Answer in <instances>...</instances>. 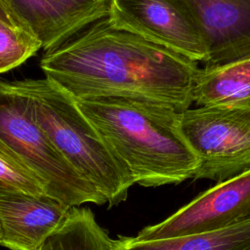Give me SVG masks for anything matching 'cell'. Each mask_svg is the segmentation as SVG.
Returning <instances> with one entry per match:
<instances>
[{
	"mask_svg": "<svg viewBox=\"0 0 250 250\" xmlns=\"http://www.w3.org/2000/svg\"><path fill=\"white\" fill-rule=\"evenodd\" d=\"M45 77L73 99L128 97L183 111L193 104L198 62L101 20L44 54Z\"/></svg>",
	"mask_w": 250,
	"mask_h": 250,
	"instance_id": "1",
	"label": "cell"
},
{
	"mask_svg": "<svg viewBox=\"0 0 250 250\" xmlns=\"http://www.w3.org/2000/svg\"><path fill=\"white\" fill-rule=\"evenodd\" d=\"M75 102L105 144L128 167L135 184L155 188L193 178L198 160L180 130V111L176 108L128 97Z\"/></svg>",
	"mask_w": 250,
	"mask_h": 250,
	"instance_id": "2",
	"label": "cell"
},
{
	"mask_svg": "<svg viewBox=\"0 0 250 250\" xmlns=\"http://www.w3.org/2000/svg\"><path fill=\"white\" fill-rule=\"evenodd\" d=\"M13 82L28 98L39 126L70 165L106 199L108 206L125 201L135 185L132 174L75 100L46 77Z\"/></svg>",
	"mask_w": 250,
	"mask_h": 250,
	"instance_id": "3",
	"label": "cell"
},
{
	"mask_svg": "<svg viewBox=\"0 0 250 250\" xmlns=\"http://www.w3.org/2000/svg\"><path fill=\"white\" fill-rule=\"evenodd\" d=\"M0 138L35 172L47 195L70 207L106 199L56 147L33 117L28 98L14 82L0 80Z\"/></svg>",
	"mask_w": 250,
	"mask_h": 250,
	"instance_id": "4",
	"label": "cell"
},
{
	"mask_svg": "<svg viewBox=\"0 0 250 250\" xmlns=\"http://www.w3.org/2000/svg\"><path fill=\"white\" fill-rule=\"evenodd\" d=\"M179 125L198 160L192 180L218 183L250 170V111L196 106L180 111Z\"/></svg>",
	"mask_w": 250,
	"mask_h": 250,
	"instance_id": "5",
	"label": "cell"
},
{
	"mask_svg": "<svg viewBox=\"0 0 250 250\" xmlns=\"http://www.w3.org/2000/svg\"><path fill=\"white\" fill-rule=\"evenodd\" d=\"M109 22L205 63L208 51L194 21L173 0H109Z\"/></svg>",
	"mask_w": 250,
	"mask_h": 250,
	"instance_id": "6",
	"label": "cell"
},
{
	"mask_svg": "<svg viewBox=\"0 0 250 250\" xmlns=\"http://www.w3.org/2000/svg\"><path fill=\"white\" fill-rule=\"evenodd\" d=\"M250 218V170L218 182L164 221L135 236L161 239L216 231Z\"/></svg>",
	"mask_w": 250,
	"mask_h": 250,
	"instance_id": "7",
	"label": "cell"
},
{
	"mask_svg": "<svg viewBox=\"0 0 250 250\" xmlns=\"http://www.w3.org/2000/svg\"><path fill=\"white\" fill-rule=\"evenodd\" d=\"M5 1L21 28L41 43L45 53L63 45L109 13V0Z\"/></svg>",
	"mask_w": 250,
	"mask_h": 250,
	"instance_id": "8",
	"label": "cell"
},
{
	"mask_svg": "<svg viewBox=\"0 0 250 250\" xmlns=\"http://www.w3.org/2000/svg\"><path fill=\"white\" fill-rule=\"evenodd\" d=\"M196 23L208 51L204 66L250 55V0H173Z\"/></svg>",
	"mask_w": 250,
	"mask_h": 250,
	"instance_id": "9",
	"label": "cell"
},
{
	"mask_svg": "<svg viewBox=\"0 0 250 250\" xmlns=\"http://www.w3.org/2000/svg\"><path fill=\"white\" fill-rule=\"evenodd\" d=\"M71 207L45 195L0 188V245L38 250L66 220Z\"/></svg>",
	"mask_w": 250,
	"mask_h": 250,
	"instance_id": "10",
	"label": "cell"
},
{
	"mask_svg": "<svg viewBox=\"0 0 250 250\" xmlns=\"http://www.w3.org/2000/svg\"><path fill=\"white\" fill-rule=\"evenodd\" d=\"M196 106L250 111V55L200 68L192 91Z\"/></svg>",
	"mask_w": 250,
	"mask_h": 250,
	"instance_id": "11",
	"label": "cell"
},
{
	"mask_svg": "<svg viewBox=\"0 0 250 250\" xmlns=\"http://www.w3.org/2000/svg\"><path fill=\"white\" fill-rule=\"evenodd\" d=\"M111 250H250V218L216 231L178 237L140 240L118 236Z\"/></svg>",
	"mask_w": 250,
	"mask_h": 250,
	"instance_id": "12",
	"label": "cell"
},
{
	"mask_svg": "<svg viewBox=\"0 0 250 250\" xmlns=\"http://www.w3.org/2000/svg\"><path fill=\"white\" fill-rule=\"evenodd\" d=\"M112 240L91 209L74 206L64 223L38 250H111Z\"/></svg>",
	"mask_w": 250,
	"mask_h": 250,
	"instance_id": "13",
	"label": "cell"
},
{
	"mask_svg": "<svg viewBox=\"0 0 250 250\" xmlns=\"http://www.w3.org/2000/svg\"><path fill=\"white\" fill-rule=\"evenodd\" d=\"M0 188L45 195L46 186L24 161L0 138Z\"/></svg>",
	"mask_w": 250,
	"mask_h": 250,
	"instance_id": "14",
	"label": "cell"
},
{
	"mask_svg": "<svg viewBox=\"0 0 250 250\" xmlns=\"http://www.w3.org/2000/svg\"><path fill=\"white\" fill-rule=\"evenodd\" d=\"M40 49L41 43L33 35L0 21V74L20 66Z\"/></svg>",
	"mask_w": 250,
	"mask_h": 250,
	"instance_id": "15",
	"label": "cell"
},
{
	"mask_svg": "<svg viewBox=\"0 0 250 250\" xmlns=\"http://www.w3.org/2000/svg\"><path fill=\"white\" fill-rule=\"evenodd\" d=\"M0 21L9 26H12L17 29H22L20 22L14 16L13 12L11 11L9 5L5 0H0ZM24 30V29H22Z\"/></svg>",
	"mask_w": 250,
	"mask_h": 250,
	"instance_id": "16",
	"label": "cell"
}]
</instances>
